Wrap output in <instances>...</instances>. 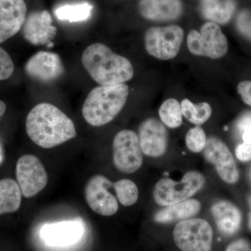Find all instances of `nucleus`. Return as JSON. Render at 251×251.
<instances>
[{"label": "nucleus", "instance_id": "obj_1", "mask_svg": "<svg viewBox=\"0 0 251 251\" xmlns=\"http://www.w3.org/2000/svg\"><path fill=\"white\" fill-rule=\"evenodd\" d=\"M26 131L36 145L45 149L62 145L77 135L72 120L55 105L47 103L31 109L26 120Z\"/></svg>", "mask_w": 251, "mask_h": 251}, {"label": "nucleus", "instance_id": "obj_2", "mask_svg": "<svg viewBox=\"0 0 251 251\" xmlns=\"http://www.w3.org/2000/svg\"><path fill=\"white\" fill-rule=\"evenodd\" d=\"M82 63L90 76L100 85L125 83L133 76L130 61L103 44L88 46L82 53Z\"/></svg>", "mask_w": 251, "mask_h": 251}, {"label": "nucleus", "instance_id": "obj_3", "mask_svg": "<svg viewBox=\"0 0 251 251\" xmlns=\"http://www.w3.org/2000/svg\"><path fill=\"white\" fill-rule=\"evenodd\" d=\"M128 94L129 89L125 83L96 87L87 95L82 106L84 119L93 126L110 123L123 109Z\"/></svg>", "mask_w": 251, "mask_h": 251}, {"label": "nucleus", "instance_id": "obj_4", "mask_svg": "<svg viewBox=\"0 0 251 251\" xmlns=\"http://www.w3.org/2000/svg\"><path fill=\"white\" fill-rule=\"evenodd\" d=\"M204 184L205 178L198 171L187 172L179 181L163 178L153 188V198L158 205H173L190 199L202 189Z\"/></svg>", "mask_w": 251, "mask_h": 251}, {"label": "nucleus", "instance_id": "obj_5", "mask_svg": "<svg viewBox=\"0 0 251 251\" xmlns=\"http://www.w3.org/2000/svg\"><path fill=\"white\" fill-rule=\"evenodd\" d=\"M173 238L181 251H211L213 229L206 220L191 218L176 225Z\"/></svg>", "mask_w": 251, "mask_h": 251}, {"label": "nucleus", "instance_id": "obj_6", "mask_svg": "<svg viewBox=\"0 0 251 251\" xmlns=\"http://www.w3.org/2000/svg\"><path fill=\"white\" fill-rule=\"evenodd\" d=\"M187 46L191 53L197 56L216 59L224 57L228 50L227 38L217 24L204 23L201 31H190Z\"/></svg>", "mask_w": 251, "mask_h": 251}, {"label": "nucleus", "instance_id": "obj_7", "mask_svg": "<svg viewBox=\"0 0 251 251\" xmlns=\"http://www.w3.org/2000/svg\"><path fill=\"white\" fill-rule=\"evenodd\" d=\"M184 30L178 25L150 28L145 36V48L150 55L162 60L175 58L180 50Z\"/></svg>", "mask_w": 251, "mask_h": 251}, {"label": "nucleus", "instance_id": "obj_8", "mask_svg": "<svg viewBox=\"0 0 251 251\" xmlns=\"http://www.w3.org/2000/svg\"><path fill=\"white\" fill-rule=\"evenodd\" d=\"M113 163L121 173L131 174L143 165V151L138 135L130 130L117 133L113 140Z\"/></svg>", "mask_w": 251, "mask_h": 251}, {"label": "nucleus", "instance_id": "obj_9", "mask_svg": "<svg viewBox=\"0 0 251 251\" xmlns=\"http://www.w3.org/2000/svg\"><path fill=\"white\" fill-rule=\"evenodd\" d=\"M16 177L25 198L34 197L46 187L49 181L44 165L36 156L20 157L16 163Z\"/></svg>", "mask_w": 251, "mask_h": 251}, {"label": "nucleus", "instance_id": "obj_10", "mask_svg": "<svg viewBox=\"0 0 251 251\" xmlns=\"http://www.w3.org/2000/svg\"><path fill=\"white\" fill-rule=\"evenodd\" d=\"M113 183L103 175L92 176L85 187L86 202L97 214L111 216L116 214L119 205L116 198L108 191Z\"/></svg>", "mask_w": 251, "mask_h": 251}, {"label": "nucleus", "instance_id": "obj_11", "mask_svg": "<svg viewBox=\"0 0 251 251\" xmlns=\"http://www.w3.org/2000/svg\"><path fill=\"white\" fill-rule=\"evenodd\" d=\"M203 151L204 158L214 165L221 179L229 184L237 182L239 172L237 163L230 150L222 140L216 137H210L206 140Z\"/></svg>", "mask_w": 251, "mask_h": 251}, {"label": "nucleus", "instance_id": "obj_12", "mask_svg": "<svg viewBox=\"0 0 251 251\" xmlns=\"http://www.w3.org/2000/svg\"><path fill=\"white\" fill-rule=\"evenodd\" d=\"M140 148L144 154L157 158L166 152L168 133L165 126L156 118H149L138 129Z\"/></svg>", "mask_w": 251, "mask_h": 251}, {"label": "nucleus", "instance_id": "obj_13", "mask_svg": "<svg viewBox=\"0 0 251 251\" xmlns=\"http://www.w3.org/2000/svg\"><path fill=\"white\" fill-rule=\"evenodd\" d=\"M25 72L34 80L50 82L62 76L64 68L58 54L41 51L34 54L26 63Z\"/></svg>", "mask_w": 251, "mask_h": 251}, {"label": "nucleus", "instance_id": "obj_14", "mask_svg": "<svg viewBox=\"0 0 251 251\" xmlns=\"http://www.w3.org/2000/svg\"><path fill=\"white\" fill-rule=\"evenodd\" d=\"M57 34L52 19L48 11H34L26 18L23 26V35L33 45L51 44Z\"/></svg>", "mask_w": 251, "mask_h": 251}, {"label": "nucleus", "instance_id": "obj_15", "mask_svg": "<svg viewBox=\"0 0 251 251\" xmlns=\"http://www.w3.org/2000/svg\"><path fill=\"white\" fill-rule=\"evenodd\" d=\"M84 233L83 225L76 221L46 224L40 230L45 244L50 247H67L75 244Z\"/></svg>", "mask_w": 251, "mask_h": 251}, {"label": "nucleus", "instance_id": "obj_16", "mask_svg": "<svg viewBox=\"0 0 251 251\" xmlns=\"http://www.w3.org/2000/svg\"><path fill=\"white\" fill-rule=\"evenodd\" d=\"M27 16L24 0H0V44L23 27Z\"/></svg>", "mask_w": 251, "mask_h": 251}, {"label": "nucleus", "instance_id": "obj_17", "mask_svg": "<svg viewBox=\"0 0 251 251\" xmlns=\"http://www.w3.org/2000/svg\"><path fill=\"white\" fill-rule=\"evenodd\" d=\"M219 232L224 236H232L237 233L242 224V214L237 206L229 201H221L211 206Z\"/></svg>", "mask_w": 251, "mask_h": 251}, {"label": "nucleus", "instance_id": "obj_18", "mask_svg": "<svg viewBox=\"0 0 251 251\" xmlns=\"http://www.w3.org/2000/svg\"><path fill=\"white\" fill-rule=\"evenodd\" d=\"M139 11L151 21H173L181 16L183 7L179 0H140Z\"/></svg>", "mask_w": 251, "mask_h": 251}, {"label": "nucleus", "instance_id": "obj_19", "mask_svg": "<svg viewBox=\"0 0 251 251\" xmlns=\"http://www.w3.org/2000/svg\"><path fill=\"white\" fill-rule=\"evenodd\" d=\"M201 208V202L198 200H186L161 209L155 214L154 220L158 224H163L184 221L197 215Z\"/></svg>", "mask_w": 251, "mask_h": 251}, {"label": "nucleus", "instance_id": "obj_20", "mask_svg": "<svg viewBox=\"0 0 251 251\" xmlns=\"http://www.w3.org/2000/svg\"><path fill=\"white\" fill-rule=\"evenodd\" d=\"M234 0H202L201 12L203 16L216 24H226L235 12Z\"/></svg>", "mask_w": 251, "mask_h": 251}, {"label": "nucleus", "instance_id": "obj_21", "mask_svg": "<svg viewBox=\"0 0 251 251\" xmlns=\"http://www.w3.org/2000/svg\"><path fill=\"white\" fill-rule=\"evenodd\" d=\"M21 199L22 193L18 183L11 179L0 180V215L17 211Z\"/></svg>", "mask_w": 251, "mask_h": 251}, {"label": "nucleus", "instance_id": "obj_22", "mask_svg": "<svg viewBox=\"0 0 251 251\" xmlns=\"http://www.w3.org/2000/svg\"><path fill=\"white\" fill-rule=\"evenodd\" d=\"M94 7L88 2L65 4L54 10L57 19L70 23L82 22L91 17Z\"/></svg>", "mask_w": 251, "mask_h": 251}, {"label": "nucleus", "instance_id": "obj_23", "mask_svg": "<svg viewBox=\"0 0 251 251\" xmlns=\"http://www.w3.org/2000/svg\"><path fill=\"white\" fill-rule=\"evenodd\" d=\"M181 106L183 116L193 125H203L210 118L212 114L210 105L206 102L194 104L185 99L181 101Z\"/></svg>", "mask_w": 251, "mask_h": 251}, {"label": "nucleus", "instance_id": "obj_24", "mask_svg": "<svg viewBox=\"0 0 251 251\" xmlns=\"http://www.w3.org/2000/svg\"><path fill=\"white\" fill-rule=\"evenodd\" d=\"M158 113L162 122L170 128H177L182 125L181 104L175 99L165 100L160 107Z\"/></svg>", "mask_w": 251, "mask_h": 251}, {"label": "nucleus", "instance_id": "obj_25", "mask_svg": "<svg viewBox=\"0 0 251 251\" xmlns=\"http://www.w3.org/2000/svg\"><path fill=\"white\" fill-rule=\"evenodd\" d=\"M112 187L116 192L117 199L122 205H133L138 201L139 191L138 186L129 179H121L113 183Z\"/></svg>", "mask_w": 251, "mask_h": 251}, {"label": "nucleus", "instance_id": "obj_26", "mask_svg": "<svg viewBox=\"0 0 251 251\" xmlns=\"http://www.w3.org/2000/svg\"><path fill=\"white\" fill-rule=\"evenodd\" d=\"M206 136L201 126H196L188 130L186 136V146L193 153L202 151L205 148Z\"/></svg>", "mask_w": 251, "mask_h": 251}, {"label": "nucleus", "instance_id": "obj_27", "mask_svg": "<svg viewBox=\"0 0 251 251\" xmlns=\"http://www.w3.org/2000/svg\"><path fill=\"white\" fill-rule=\"evenodd\" d=\"M242 137L243 143L236 148V156L242 162L251 161V131L245 132Z\"/></svg>", "mask_w": 251, "mask_h": 251}, {"label": "nucleus", "instance_id": "obj_28", "mask_svg": "<svg viewBox=\"0 0 251 251\" xmlns=\"http://www.w3.org/2000/svg\"><path fill=\"white\" fill-rule=\"evenodd\" d=\"M14 72V64L9 54L0 47V80L9 78Z\"/></svg>", "mask_w": 251, "mask_h": 251}, {"label": "nucleus", "instance_id": "obj_29", "mask_svg": "<svg viewBox=\"0 0 251 251\" xmlns=\"http://www.w3.org/2000/svg\"><path fill=\"white\" fill-rule=\"evenodd\" d=\"M236 25L241 34L251 41V11H242L238 15Z\"/></svg>", "mask_w": 251, "mask_h": 251}, {"label": "nucleus", "instance_id": "obj_30", "mask_svg": "<svg viewBox=\"0 0 251 251\" xmlns=\"http://www.w3.org/2000/svg\"><path fill=\"white\" fill-rule=\"evenodd\" d=\"M237 91L244 103L251 107V80H244L239 82L237 86Z\"/></svg>", "mask_w": 251, "mask_h": 251}, {"label": "nucleus", "instance_id": "obj_31", "mask_svg": "<svg viewBox=\"0 0 251 251\" xmlns=\"http://www.w3.org/2000/svg\"><path fill=\"white\" fill-rule=\"evenodd\" d=\"M235 128L241 135L251 131V112H246L237 120Z\"/></svg>", "mask_w": 251, "mask_h": 251}, {"label": "nucleus", "instance_id": "obj_32", "mask_svg": "<svg viewBox=\"0 0 251 251\" xmlns=\"http://www.w3.org/2000/svg\"><path fill=\"white\" fill-rule=\"evenodd\" d=\"M226 251H251V247L245 239H237L229 244Z\"/></svg>", "mask_w": 251, "mask_h": 251}, {"label": "nucleus", "instance_id": "obj_33", "mask_svg": "<svg viewBox=\"0 0 251 251\" xmlns=\"http://www.w3.org/2000/svg\"><path fill=\"white\" fill-rule=\"evenodd\" d=\"M6 104L4 102L0 100V118L4 115L5 112H6Z\"/></svg>", "mask_w": 251, "mask_h": 251}, {"label": "nucleus", "instance_id": "obj_34", "mask_svg": "<svg viewBox=\"0 0 251 251\" xmlns=\"http://www.w3.org/2000/svg\"><path fill=\"white\" fill-rule=\"evenodd\" d=\"M250 206H251V211L249 214V222H248V225H249V228L251 231V198L250 199Z\"/></svg>", "mask_w": 251, "mask_h": 251}, {"label": "nucleus", "instance_id": "obj_35", "mask_svg": "<svg viewBox=\"0 0 251 251\" xmlns=\"http://www.w3.org/2000/svg\"><path fill=\"white\" fill-rule=\"evenodd\" d=\"M3 160H4V152H3L2 148L0 145V163H2Z\"/></svg>", "mask_w": 251, "mask_h": 251}, {"label": "nucleus", "instance_id": "obj_36", "mask_svg": "<svg viewBox=\"0 0 251 251\" xmlns=\"http://www.w3.org/2000/svg\"><path fill=\"white\" fill-rule=\"evenodd\" d=\"M249 176H250V179L251 180V168L250 169V172H249Z\"/></svg>", "mask_w": 251, "mask_h": 251}]
</instances>
